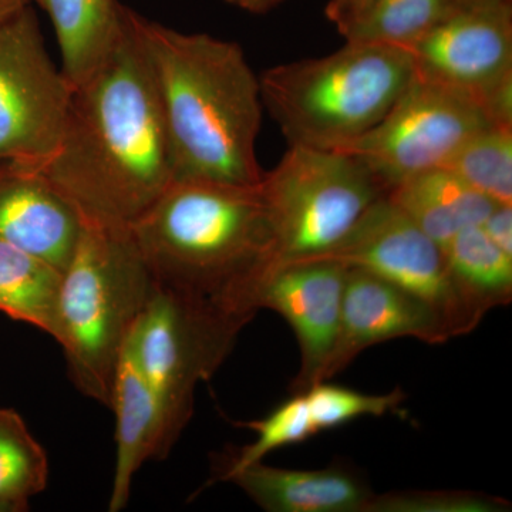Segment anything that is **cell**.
<instances>
[{"label":"cell","instance_id":"83f0119b","mask_svg":"<svg viewBox=\"0 0 512 512\" xmlns=\"http://www.w3.org/2000/svg\"><path fill=\"white\" fill-rule=\"evenodd\" d=\"M373 0H329L326 6V18L338 28L340 35L356 22Z\"/></svg>","mask_w":512,"mask_h":512},{"label":"cell","instance_id":"4fadbf2b","mask_svg":"<svg viewBox=\"0 0 512 512\" xmlns=\"http://www.w3.org/2000/svg\"><path fill=\"white\" fill-rule=\"evenodd\" d=\"M400 338L429 345L451 339L439 316L412 293L365 269L348 268L338 338L322 382L339 375L363 350Z\"/></svg>","mask_w":512,"mask_h":512},{"label":"cell","instance_id":"7c38bea8","mask_svg":"<svg viewBox=\"0 0 512 512\" xmlns=\"http://www.w3.org/2000/svg\"><path fill=\"white\" fill-rule=\"evenodd\" d=\"M348 266L315 259L278 266L262 284L258 309H271L293 329L301 367L292 392L303 393L322 383L333 346L338 338Z\"/></svg>","mask_w":512,"mask_h":512},{"label":"cell","instance_id":"7a4b0ae2","mask_svg":"<svg viewBox=\"0 0 512 512\" xmlns=\"http://www.w3.org/2000/svg\"><path fill=\"white\" fill-rule=\"evenodd\" d=\"M173 161L174 180L258 185L261 82L238 43L178 32L130 10Z\"/></svg>","mask_w":512,"mask_h":512},{"label":"cell","instance_id":"5bb4252c","mask_svg":"<svg viewBox=\"0 0 512 512\" xmlns=\"http://www.w3.org/2000/svg\"><path fill=\"white\" fill-rule=\"evenodd\" d=\"M79 210L39 171L0 163V239L62 272L82 235Z\"/></svg>","mask_w":512,"mask_h":512},{"label":"cell","instance_id":"5b68a950","mask_svg":"<svg viewBox=\"0 0 512 512\" xmlns=\"http://www.w3.org/2000/svg\"><path fill=\"white\" fill-rule=\"evenodd\" d=\"M412 76L406 49L346 42L332 55L272 67L259 82L289 146L338 150L380 123Z\"/></svg>","mask_w":512,"mask_h":512},{"label":"cell","instance_id":"d4e9b609","mask_svg":"<svg viewBox=\"0 0 512 512\" xmlns=\"http://www.w3.org/2000/svg\"><path fill=\"white\" fill-rule=\"evenodd\" d=\"M303 393L316 434L338 429L360 417H382L406 399L399 389L387 394H366L328 382L313 384Z\"/></svg>","mask_w":512,"mask_h":512},{"label":"cell","instance_id":"4dcf8cb0","mask_svg":"<svg viewBox=\"0 0 512 512\" xmlns=\"http://www.w3.org/2000/svg\"><path fill=\"white\" fill-rule=\"evenodd\" d=\"M453 9L485 8V6L508 5L512 0H450Z\"/></svg>","mask_w":512,"mask_h":512},{"label":"cell","instance_id":"4316f807","mask_svg":"<svg viewBox=\"0 0 512 512\" xmlns=\"http://www.w3.org/2000/svg\"><path fill=\"white\" fill-rule=\"evenodd\" d=\"M480 227L497 247L512 255V205L498 204Z\"/></svg>","mask_w":512,"mask_h":512},{"label":"cell","instance_id":"52a82bcc","mask_svg":"<svg viewBox=\"0 0 512 512\" xmlns=\"http://www.w3.org/2000/svg\"><path fill=\"white\" fill-rule=\"evenodd\" d=\"M247 322L154 288L127 343L163 420V457L194 413L195 390L220 369Z\"/></svg>","mask_w":512,"mask_h":512},{"label":"cell","instance_id":"603a6c76","mask_svg":"<svg viewBox=\"0 0 512 512\" xmlns=\"http://www.w3.org/2000/svg\"><path fill=\"white\" fill-rule=\"evenodd\" d=\"M444 167L497 204L512 205V128H483Z\"/></svg>","mask_w":512,"mask_h":512},{"label":"cell","instance_id":"44dd1931","mask_svg":"<svg viewBox=\"0 0 512 512\" xmlns=\"http://www.w3.org/2000/svg\"><path fill=\"white\" fill-rule=\"evenodd\" d=\"M49 480L45 448L18 412L0 407V508L28 510L30 498L43 493Z\"/></svg>","mask_w":512,"mask_h":512},{"label":"cell","instance_id":"2e32d148","mask_svg":"<svg viewBox=\"0 0 512 512\" xmlns=\"http://www.w3.org/2000/svg\"><path fill=\"white\" fill-rule=\"evenodd\" d=\"M110 409L116 414V468L109 511L119 512L130 500L137 471L150 458H164L160 409L127 340L114 376Z\"/></svg>","mask_w":512,"mask_h":512},{"label":"cell","instance_id":"e0dca14e","mask_svg":"<svg viewBox=\"0 0 512 512\" xmlns=\"http://www.w3.org/2000/svg\"><path fill=\"white\" fill-rule=\"evenodd\" d=\"M387 198L443 251L458 232L480 227L498 205L446 167L394 184Z\"/></svg>","mask_w":512,"mask_h":512},{"label":"cell","instance_id":"6da1fadb","mask_svg":"<svg viewBox=\"0 0 512 512\" xmlns=\"http://www.w3.org/2000/svg\"><path fill=\"white\" fill-rule=\"evenodd\" d=\"M33 168L83 220L126 227L173 183L163 114L130 9L119 45L74 87L56 153Z\"/></svg>","mask_w":512,"mask_h":512},{"label":"cell","instance_id":"d6a6232c","mask_svg":"<svg viewBox=\"0 0 512 512\" xmlns=\"http://www.w3.org/2000/svg\"><path fill=\"white\" fill-rule=\"evenodd\" d=\"M0 512H3V511H2V508H0Z\"/></svg>","mask_w":512,"mask_h":512},{"label":"cell","instance_id":"8fae6325","mask_svg":"<svg viewBox=\"0 0 512 512\" xmlns=\"http://www.w3.org/2000/svg\"><path fill=\"white\" fill-rule=\"evenodd\" d=\"M406 50L414 74L467 94L483 109L512 80V3L451 9Z\"/></svg>","mask_w":512,"mask_h":512},{"label":"cell","instance_id":"d6986e66","mask_svg":"<svg viewBox=\"0 0 512 512\" xmlns=\"http://www.w3.org/2000/svg\"><path fill=\"white\" fill-rule=\"evenodd\" d=\"M444 255L451 281L478 325L491 309L512 301V255L497 247L483 228L458 232Z\"/></svg>","mask_w":512,"mask_h":512},{"label":"cell","instance_id":"ba28073f","mask_svg":"<svg viewBox=\"0 0 512 512\" xmlns=\"http://www.w3.org/2000/svg\"><path fill=\"white\" fill-rule=\"evenodd\" d=\"M73 87L47 52L32 6L0 25V163L39 167L62 141Z\"/></svg>","mask_w":512,"mask_h":512},{"label":"cell","instance_id":"30bf717a","mask_svg":"<svg viewBox=\"0 0 512 512\" xmlns=\"http://www.w3.org/2000/svg\"><path fill=\"white\" fill-rule=\"evenodd\" d=\"M316 259L365 269L412 293L439 316L450 338L468 335L478 326L451 281L443 249L387 195L338 248Z\"/></svg>","mask_w":512,"mask_h":512},{"label":"cell","instance_id":"7402d4cb","mask_svg":"<svg viewBox=\"0 0 512 512\" xmlns=\"http://www.w3.org/2000/svg\"><path fill=\"white\" fill-rule=\"evenodd\" d=\"M451 9L450 0H373L342 36L349 43L407 49Z\"/></svg>","mask_w":512,"mask_h":512},{"label":"cell","instance_id":"8992f818","mask_svg":"<svg viewBox=\"0 0 512 512\" xmlns=\"http://www.w3.org/2000/svg\"><path fill=\"white\" fill-rule=\"evenodd\" d=\"M259 190L274 269L329 254L387 195L386 185L356 157L301 146H289L274 170L264 173Z\"/></svg>","mask_w":512,"mask_h":512},{"label":"cell","instance_id":"ac0fdd59","mask_svg":"<svg viewBox=\"0 0 512 512\" xmlns=\"http://www.w3.org/2000/svg\"><path fill=\"white\" fill-rule=\"evenodd\" d=\"M52 20L70 86L89 79L123 39L127 8L119 0H33Z\"/></svg>","mask_w":512,"mask_h":512},{"label":"cell","instance_id":"f1b7e54d","mask_svg":"<svg viewBox=\"0 0 512 512\" xmlns=\"http://www.w3.org/2000/svg\"><path fill=\"white\" fill-rule=\"evenodd\" d=\"M32 2L33 0H0V25L29 8Z\"/></svg>","mask_w":512,"mask_h":512},{"label":"cell","instance_id":"ffe728a7","mask_svg":"<svg viewBox=\"0 0 512 512\" xmlns=\"http://www.w3.org/2000/svg\"><path fill=\"white\" fill-rule=\"evenodd\" d=\"M62 272L0 239V312L55 336Z\"/></svg>","mask_w":512,"mask_h":512},{"label":"cell","instance_id":"484cf974","mask_svg":"<svg viewBox=\"0 0 512 512\" xmlns=\"http://www.w3.org/2000/svg\"><path fill=\"white\" fill-rule=\"evenodd\" d=\"M510 503L473 491H404L375 495L365 512H505Z\"/></svg>","mask_w":512,"mask_h":512},{"label":"cell","instance_id":"277c9868","mask_svg":"<svg viewBox=\"0 0 512 512\" xmlns=\"http://www.w3.org/2000/svg\"><path fill=\"white\" fill-rule=\"evenodd\" d=\"M153 281L130 227L84 220L62 274L53 339L84 396L111 406L121 350L146 308Z\"/></svg>","mask_w":512,"mask_h":512},{"label":"cell","instance_id":"cb8c5ba5","mask_svg":"<svg viewBox=\"0 0 512 512\" xmlns=\"http://www.w3.org/2000/svg\"><path fill=\"white\" fill-rule=\"evenodd\" d=\"M244 426L255 431L256 440L242 448L237 456L232 457L225 467L221 468L220 478L238 468L259 463L272 451L303 443L316 436L305 393H293L291 399L279 404L265 419L249 421Z\"/></svg>","mask_w":512,"mask_h":512},{"label":"cell","instance_id":"9c48e42d","mask_svg":"<svg viewBox=\"0 0 512 512\" xmlns=\"http://www.w3.org/2000/svg\"><path fill=\"white\" fill-rule=\"evenodd\" d=\"M488 126L476 100L413 72L380 123L333 151L362 161L389 191L414 174L444 167L468 138Z\"/></svg>","mask_w":512,"mask_h":512},{"label":"cell","instance_id":"3957f363","mask_svg":"<svg viewBox=\"0 0 512 512\" xmlns=\"http://www.w3.org/2000/svg\"><path fill=\"white\" fill-rule=\"evenodd\" d=\"M154 288L249 322L274 269L258 185L174 180L130 225Z\"/></svg>","mask_w":512,"mask_h":512},{"label":"cell","instance_id":"f546056e","mask_svg":"<svg viewBox=\"0 0 512 512\" xmlns=\"http://www.w3.org/2000/svg\"><path fill=\"white\" fill-rule=\"evenodd\" d=\"M282 2L284 0H242L239 8L247 10L249 13H254V15H264L269 10L281 5Z\"/></svg>","mask_w":512,"mask_h":512},{"label":"cell","instance_id":"1f68e13d","mask_svg":"<svg viewBox=\"0 0 512 512\" xmlns=\"http://www.w3.org/2000/svg\"><path fill=\"white\" fill-rule=\"evenodd\" d=\"M225 3H228V5L232 6H238L241 5L242 0H224Z\"/></svg>","mask_w":512,"mask_h":512},{"label":"cell","instance_id":"9a60e30c","mask_svg":"<svg viewBox=\"0 0 512 512\" xmlns=\"http://www.w3.org/2000/svg\"><path fill=\"white\" fill-rule=\"evenodd\" d=\"M268 512H365L372 491L340 468L285 470L262 461L221 478Z\"/></svg>","mask_w":512,"mask_h":512}]
</instances>
